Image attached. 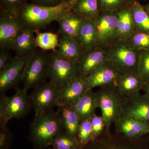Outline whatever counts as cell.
Wrapping results in <instances>:
<instances>
[{
    "mask_svg": "<svg viewBox=\"0 0 149 149\" xmlns=\"http://www.w3.org/2000/svg\"><path fill=\"white\" fill-rule=\"evenodd\" d=\"M12 58L8 52V49H1L0 52V70L3 69L4 67L10 61Z\"/></svg>",
    "mask_w": 149,
    "mask_h": 149,
    "instance_id": "38",
    "label": "cell"
},
{
    "mask_svg": "<svg viewBox=\"0 0 149 149\" xmlns=\"http://www.w3.org/2000/svg\"><path fill=\"white\" fill-rule=\"evenodd\" d=\"M143 6V7L145 10L147 12V13H148L149 15V4H148Z\"/></svg>",
    "mask_w": 149,
    "mask_h": 149,
    "instance_id": "42",
    "label": "cell"
},
{
    "mask_svg": "<svg viewBox=\"0 0 149 149\" xmlns=\"http://www.w3.org/2000/svg\"><path fill=\"white\" fill-rule=\"evenodd\" d=\"M113 124L116 132L130 140H135L149 134V121L122 116Z\"/></svg>",
    "mask_w": 149,
    "mask_h": 149,
    "instance_id": "13",
    "label": "cell"
},
{
    "mask_svg": "<svg viewBox=\"0 0 149 149\" xmlns=\"http://www.w3.org/2000/svg\"><path fill=\"white\" fill-rule=\"evenodd\" d=\"M118 40H128L135 31L132 13L129 6H126L118 13Z\"/></svg>",
    "mask_w": 149,
    "mask_h": 149,
    "instance_id": "25",
    "label": "cell"
},
{
    "mask_svg": "<svg viewBox=\"0 0 149 149\" xmlns=\"http://www.w3.org/2000/svg\"><path fill=\"white\" fill-rule=\"evenodd\" d=\"M56 51L62 57L76 63L85 53L77 40L68 37L60 38L58 46Z\"/></svg>",
    "mask_w": 149,
    "mask_h": 149,
    "instance_id": "20",
    "label": "cell"
},
{
    "mask_svg": "<svg viewBox=\"0 0 149 149\" xmlns=\"http://www.w3.org/2000/svg\"><path fill=\"white\" fill-rule=\"evenodd\" d=\"M92 132L91 141H94L102 135L107 127L106 123L102 116H99L94 113L91 118Z\"/></svg>",
    "mask_w": 149,
    "mask_h": 149,
    "instance_id": "34",
    "label": "cell"
},
{
    "mask_svg": "<svg viewBox=\"0 0 149 149\" xmlns=\"http://www.w3.org/2000/svg\"></svg>",
    "mask_w": 149,
    "mask_h": 149,
    "instance_id": "43",
    "label": "cell"
},
{
    "mask_svg": "<svg viewBox=\"0 0 149 149\" xmlns=\"http://www.w3.org/2000/svg\"><path fill=\"white\" fill-rule=\"evenodd\" d=\"M72 11L65 3L55 6H44L27 3L22 8L17 15L24 25L34 31H40L53 21H58Z\"/></svg>",
    "mask_w": 149,
    "mask_h": 149,
    "instance_id": "1",
    "label": "cell"
},
{
    "mask_svg": "<svg viewBox=\"0 0 149 149\" xmlns=\"http://www.w3.org/2000/svg\"><path fill=\"white\" fill-rule=\"evenodd\" d=\"M29 3L44 6H55L63 2V0H28Z\"/></svg>",
    "mask_w": 149,
    "mask_h": 149,
    "instance_id": "37",
    "label": "cell"
},
{
    "mask_svg": "<svg viewBox=\"0 0 149 149\" xmlns=\"http://www.w3.org/2000/svg\"><path fill=\"white\" fill-rule=\"evenodd\" d=\"M88 90L86 78L78 75L77 78L59 91L58 107L72 106Z\"/></svg>",
    "mask_w": 149,
    "mask_h": 149,
    "instance_id": "16",
    "label": "cell"
},
{
    "mask_svg": "<svg viewBox=\"0 0 149 149\" xmlns=\"http://www.w3.org/2000/svg\"><path fill=\"white\" fill-rule=\"evenodd\" d=\"M97 4L100 12L117 13L128 6L123 0H97Z\"/></svg>",
    "mask_w": 149,
    "mask_h": 149,
    "instance_id": "33",
    "label": "cell"
},
{
    "mask_svg": "<svg viewBox=\"0 0 149 149\" xmlns=\"http://www.w3.org/2000/svg\"><path fill=\"white\" fill-rule=\"evenodd\" d=\"M122 99V116L149 121V97L138 93Z\"/></svg>",
    "mask_w": 149,
    "mask_h": 149,
    "instance_id": "12",
    "label": "cell"
},
{
    "mask_svg": "<svg viewBox=\"0 0 149 149\" xmlns=\"http://www.w3.org/2000/svg\"><path fill=\"white\" fill-rule=\"evenodd\" d=\"M72 12L84 19H95L100 12L97 0H79L72 7Z\"/></svg>",
    "mask_w": 149,
    "mask_h": 149,
    "instance_id": "27",
    "label": "cell"
},
{
    "mask_svg": "<svg viewBox=\"0 0 149 149\" xmlns=\"http://www.w3.org/2000/svg\"><path fill=\"white\" fill-rule=\"evenodd\" d=\"M49 65V55L45 51L37 49L29 56L21 77L25 91L27 92L46 81Z\"/></svg>",
    "mask_w": 149,
    "mask_h": 149,
    "instance_id": "4",
    "label": "cell"
},
{
    "mask_svg": "<svg viewBox=\"0 0 149 149\" xmlns=\"http://www.w3.org/2000/svg\"><path fill=\"white\" fill-rule=\"evenodd\" d=\"M128 6H130L133 3L139 1V0H123Z\"/></svg>",
    "mask_w": 149,
    "mask_h": 149,
    "instance_id": "41",
    "label": "cell"
},
{
    "mask_svg": "<svg viewBox=\"0 0 149 149\" xmlns=\"http://www.w3.org/2000/svg\"><path fill=\"white\" fill-rule=\"evenodd\" d=\"M48 55V78L59 90L64 88L78 77L77 63L62 57L56 50Z\"/></svg>",
    "mask_w": 149,
    "mask_h": 149,
    "instance_id": "5",
    "label": "cell"
},
{
    "mask_svg": "<svg viewBox=\"0 0 149 149\" xmlns=\"http://www.w3.org/2000/svg\"><path fill=\"white\" fill-rule=\"evenodd\" d=\"M28 1V0H0L1 10L17 13Z\"/></svg>",
    "mask_w": 149,
    "mask_h": 149,
    "instance_id": "35",
    "label": "cell"
},
{
    "mask_svg": "<svg viewBox=\"0 0 149 149\" xmlns=\"http://www.w3.org/2000/svg\"><path fill=\"white\" fill-rule=\"evenodd\" d=\"M97 36V47L107 49L118 40L117 13L100 12L93 19Z\"/></svg>",
    "mask_w": 149,
    "mask_h": 149,
    "instance_id": "7",
    "label": "cell"
},
{
    "mask_svg": "<svg viewBox=\"0 0 149 149\" xmlns=\"http://www.w3.org/2000/svg\"><path fill=\"white\" fill-rule=\"evenodd\" d=\"M16 93L11 97L1 95L5 102L8 121L13 118H23L30 111L32 104L27 92L23 88H17Z\"/></svg>",
    "mask_w": 149,
    "mask_h": 149,
    "instance_id": "11",
    "label": "cell"
},
{
    "mask_svg": "<svg viewBox=\"0 0 149 149\" xmlns=\"http://www.w3.org/2000/svg\"><path fill=\"white\" fill-rule=\"evenodd\" d=\"M91 118L82 120L78 128L77 139L81 146H85L91 141L92 129Z\"/></svg>",
    "mask_w": 149,
    "mask_h": 149,
    "instance_id": "31",
    "label": "cell"
},
{
    "mask_svg": "<svg viewBox=\"0 0 149 149\" xmlns=\"http://www.w3.org/2000/svg\"><path fill=\"white\" fill-rule=\"evenodd\" d=\"M79 0H63V2L68 5L72 8V7Z\"/></svg>",
    "mask_w": 149,
    "mask_h": 149,
    "instance_id": "40",
    "label": "cell"
},
{
    "mask_svg": "<svg viewBox=\"0 0 149 149\" xmlns=\"http://www.w3.org/2000/svg\"><path fill=\"white\" fill-rule=\"evenodd\" d=\"M29 56L12 58L0 70V95H5L10 89L16 90L21 81L22 74Z\"/></svg>",
    "mask_w": 149,
    "mask_h": 149,
    "instance_id": "10",
    "label": "cell"
},
{
    "mask_svg": "<svg viewBox=\"0 0 149 149\" xmlns=\"http://www.w3.org/2000/svg\"><path fill=\"white\" fill-rule=\"evenodd\" d=\"M60 111L63 129L70 135L77 139L78 128L81 122L79 116L70 106L58 107Z\"/></svg>",
    "mask_w": 149,
    "mask_h": 149,
    "instance_id": "24",
    "label": "cell"
},
{
    "mask_svg": "<svg viewBox=\"0 0 149 149\" xmlns=\"http://www.w3.org/2000/svg\"><path fill=\"white\" fill-rule=\"evenodd\" d=\"M121 73L108 62L95 70L86 78L88 90L96 87L116 86L118 78Z\"/></svg>",
    "mask_w": 149,
    "mask_h": 149,
    "instance_id": "15",
    "label": "cell"
},
{
    "mask_svg": "<svg viewBox=\"0 0 149 149\" xmlns=\"http://www.w3.org/2000/svg\"><path fill=\"white\" fill-rule=\"evenodd\" d=\"M36 46L43 51L55 50L58 47L59 39L57 34L50 32L35 31Z\"/></svg>",
    "mask_w": 149,
    "mask_h": 149,
    "instance_id": "28",
    "label": "cell"
},
{
    "mask_svg": "<svg viewBox=\"0 0 149 149\" xmlns=\"http://www.w3.org/2000/svg\"><path fill=\"white\" fill-rule=\"evenodd\" d=\"M52 144L56 149H78L81 146L78 139L65 130L56 136Z\"/></svg>",
    "mask_w": 149,
    "mask_h": 149,
    "instance_id": "29",
    "label": "cell"
},
{
    "mask_svg": "<svg viewBox=\"0 0 149 149\" xmlns=\"http://www.w3.org/2000/svg\"><path fill=\"white\" fill-rule=\"evenodd\" d=\"M107 49L97 47L85 52L77 62L78 75L86 78L107 62Z\"/></svg>",
    "mask_w": 149,
    "mask_h": 149,
    "instance_id": "14",
    "label": "cell"
},
{
    "mask_svg": "<svg viewBox=\"0 0 149 149\" xmlns=\"http://www.w3.org/2000/svg\"><path fill=\"white\" fill-rule=\"evenodd\" d=\"M128 41L139 52L149 49V34L148 33L135 31Z\"/></svg>",
    "mask_w": 149,
    "mask_h": 149,
    "instance_id": "30",
    "label": "cell"
},
{
    "mask_svg": "<svg viewBox=\"0 0 149 149\" xmlns=\"http://www.w3.org/2000/svg\"><path fill=\"white\" fill-rule=\"evenodd\" d=\"M96 93L102 116L105 121L107 127H110L112 123L122 116V97L116 90L115 86L101 87Z\"/></svg>",
    "mask_w": 149,
    "mask_h": 149,
    "instance_id": "6",
    "label": "cell"
},
{
    "mask_svg": "<svg viewBox=\"0 0 149 149\" xmlns=\"http://www.w3.org/2000/svg\"><path fill=\"white\" fill-rule=\"evenodd\" d=\"M35 31L31 27L25 26L17 37L12 49L17 56H27L37 50L35 44Z\"/></svg>",
    "mask_w": 149,
    "mask_h": 149,
    "instance_id": "18",
    "label": "cell"
},
{
    "mask_svg": "<svg viewBox=\"0 0 149 149\" xmlns=\"http://www.w3.org/2000/svg\"><path fill=\"white\" fill-rule=\"evenodd\" d=\"M25 26L17 13L1 10V49H12L17 37Z\"/></svg>",
    "mask_w": 149,
    "mask_h": 149,
    "instance_id": "9",
    "label": "cell"
},
{
    "mask_svg": "<svg viewBox=\"0 0 149 149\" xmlns=\"http://www.w3.org/2000/svg\"><path fill=\"white\" fill-rule=\"evenodd\" d=\"M116 136L112 135L110 129H106L100 139L93 141L91 149H138L130 142Z\"/></svg>",
    "mask_w": 149,
    "mask_h": 149,
    "instance_id": "21",
    "label": "cell"
},
{
    "mask_svg": "<svg viewBox=\"0 0 149 149\" xmlns=\"http://www.w3.org/2000/svg\"><path fill=\"white\" fill-rule=\"evenodd\" d=\"M137 69L144 82L149 80V49L139 52Z\"/></svg>",
    "mask_w": 149,
    "mask_h": 149,
    "instance_id": "32",
    "label": "cell"
},
{
    "mask_svg": "<svg viewBox=\"0 0 149 149\" xmlns=\"http://www.w3.org/2000/svg\"><path fill=\"white\" fill-rule=\"evenodd\" d=\"M84 19L72 11L60 19L57 22L59 33L61 37L72 38L77 40L79 30Z\"/></svg>",
    "mask_w": 149,
    "mask_h": 149,
    "instance_id": "22",
    "label": "cell"
},
{
    "mask_svg": "<svg viewBox=\"0 0 149 149\" xmlns=\"http://www.w3.org/2000/svg\"><path fill=\"white\" fill-rule=\"evenodd\" d=\"M142 91L145 95L149 97V80L145 82Z\"/></svg>",
    "mask_w": 149,
    "mask_h": 149,
    "instance_id": "39",
    "label": "cell"
},
{
    "mask_svg": "<svg viewBox=\"0 0 149 149\" xmlns=\"http://www.w3.org/2000/svg\"><path fill=\"white\" fill-rule=\"evenodd\" d=\"M77 40L85 52L97 47V33L93 19H84L79 30Z\"/></svg>",
    "mask_w": 149,
    "mask_h": 149,
    "instance_id": "23",
    "label": "cell"
},
{
    "mask_svg": "<svg viewBox=\"0 0 149 149\" xmlns=\"http://www.w3.org/2000/svg\"><path fill=\"white\" fill-rule=\"evenodd\" d=\"M59 91L50 81H45L34 88L29 96L35 115L52 110L54 107H58Z\"/></svg>",
    "mask_w": 149,
    "mask_h": 149,
    "instance_id": "8",
    "label": "cell"
},
{
    "mask_svg": "<svg viewBox=\"0 0 149 149\" xmlns=\"http://www.w3.org/2000/svg\"><path fill=\"white\" fill-rule=\"evenodd\" d=\"M139 53L128 40H118L107 49V61L120 73L138 72Z\"/></svg>",
    "mask_w": 149,
    "mask_h": 149,
    "instance_id": "3",
    "label": "cell"
},
{
    "mask_svg": "<svg viewBox=\"0 0 149 149\" xmlns=\"http://www.w3.org/2000/svg\"><path fill=\"white\" fill-rule=\"evenodd\" d=\"M8 122L7 119L5 102L3 97H0V127L6 126Z\"/></svg>",
    "mask_w": 149,
    "mask_h": 149,
    "instance_id": "36",
    "label": "cell"
},
{
    "mask_svg": "<svg viewBox=\"0 0 149 149\" xmlns=\"http://www.w3.org/2000/svg\"><path fill=\"white\" fill-rule=\"evenodd\" d=\"M145 83L138 72L121 73L115 87L122 97H126L142 91Z\"/></svg>",
    "mask_w": 149,
    "mask_h": 149,
    "instance_id": "17",
    "label": "cell"
},
{
    "mask_svg": "<svg viewBox=\"0 0 149 149\" xmlns=\"http://www.w3.org/2000/svg\"><path fill=\"white\" fill-rule=\"evenodd\" d=\"M82 120L91 118L98 108L96 93L88 90L72 106Z\"/></svg>",
    "mask_w": 149,
    "mask_h": 149,
    "instance_id": "19",
    "label": "cell"
},
{
    "mask_svg": "<svg viewBox=\"0 0 149 149\" xmlns=\"http://www.w3.org/2000/svg\"><path fill=\"white\" fill-rule=\"evenodd\" d=\"M132 13L135 31L149 34V15L139 1L129 6Z\"/></svg>",
    "mask_w": 149,
    "mask_h": 149,
    "instance_id": "26",
    "label": "cell"
},
{
    "mask_svg": "<svg viewBox=\"0 0 149 149\" xmlns=\"http://www.w3.org/2000/svg\"><path fill=\"white\" fill-rule=\"evenodd\" d=\"M63 130L58 109L56 111L52 110L35 115L29 125L32 139L41 147L52 144L56 136Z\"/></svg>",
    "mask_w": 149,
    "mask_h": 149,
    "instance_id": "2",
    "label": "cell"
}]
</instances>
